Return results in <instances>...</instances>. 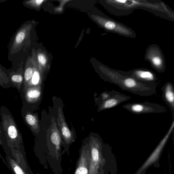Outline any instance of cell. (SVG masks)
<instances>
[{
	"label": "cell",
	"mask_w": 174,
	"mask_h": 174,
	"mask_svg": "<svg viewBox=\"0 0 174 174\" xmlns=\"http://www.w3.org/2000/svg\"><path fill=\"white\" fill-rule=\"evenodd\" d=\"M58 111L57 122L61 135L64 143L62 155L66 153L70 156V147L72 143L75 142V139L73 134L68 128L61 108L60 107Z\"/></svg>",
	"instance_id": "obj_7"
},
{
	"label": "cell",
	"mask_w": 174,
	"mask_h": 174,
	"mask_svg": "<svg viewBox=\"0 0 174 174\" xmlns=\"http://www.w3.org/2000/svg\"><path fill=\"white\" fill-rule=\"evenodd\" d=\"M164 102L171 109L174 117V86L171 82L166 83L161 87Z\"/></svg>",
	"instance_id": "obj_12"
},
{
	"label": "cell",
	"mask_w": 174,
	"mask_h": 174,
	"mask_svg": "<svg viewBox=\"0 0 174 174\" xmlns=\"http://www.w3.org/2000/svg\"><path fill=\"white\" fill-rule=\"evenodd\" d=\"M145 59L150 63L152 68L157 72L162 73L165 71L164 55L159 46L155 44L149 46L145 52Z\"/></svg>",
	"instance_id": "obj_6"
},
{
	"label": "cell",
	"mask_w": 174,
	"mask_h": 174,
	"mask_svg": "<svg viewBox=\"0 0 174 174\" xmlns=\"http://www.w3.org/2000/svg\"><path fill=\"white\" fill-rule=\"evenodd\" d=\"M12 80L15 82H22L23 77L19 75H15L12 76Z\"/></svg>",
	"instance_id": "obj_21"
},
{
	"label": "cell",
	"mask_w": 174,
	"mask_h": 174,
	"mask_svg": "<svg viewBox=\"0 0 174 174\" xmlns=\"http://www.w3.org/2000/svg\"><path fill=\"white\" fill-rule=\"evenodd\" d=\"M123 107L132 114L135 115L166 113L168 111V108L164 106L148 102L129 103L123 105Z\"/></svg>",
	"instance_id": "obj_5"
},
{
	"label": "cell",
	"mask_w": 174,
	"mask_h": 174,
	"mask_svg": "<svg viewBox=\"0 0 174 174\" xmlns=\"http://www.w3.org/2000/svg\"><path fill=\"white\" fill-rule=\"evenodd\" d=\"M44 1H28L25 2V4L28 6L33 7H37L41 5Z\"/></svg>",
	"instance_id": "obj_20"
},
{
	"label": "cell",
	"mask_w": 174,
	"mask_h": 174,
	"mask_svg": "<svg viewBox=\"0 0 174 174\" xmlns=\"http://www.w3.org/2000/svg\"><path fill=\"white\" fill-rule=\"evenodd\" d=\"M91 160L88 142L83 144L79 150V157L77 160L73 174H89Z\"/></svg>",
	"instance_id": "obj_9"
},
{
	"label": "cell",
	"mask_w": 174,
	"mask_h": 174,
	"mask_svg": "<svg viewBox=\"0 0 174 174\" xmlns=\"http://www.w3.org/2000/svg\"><path fill=\"white\" fill-rule=\"evenodd\" d=\"M26 120L27 123L31 126H34L37 123V120L35 117L32 115H27L26 117Z\"/></svg>",
	"instance_id": "obj_17"
},
{
	"label": "cell",
	"mask_w": 174,
	"mask_h": 174,
	"mask_svg": "<svg viewBox=\"0 0 174 174\" xmlns=\"http://www.w3.org/2000/svg\"><path fill=\"white\" fill-rule=\"evenodd\" d=\"M133 5H132L129 1H108L106 2L109 6L110 13L116 15H124L129 14L132 8L134 10L136 8H142L145 9H147L150 11L162 16L163 18H167L171 11H169L164 5L163 3H151L148 1H137L136 6H135V1H132Z\"/></svg>",
	"instance_id": "obj_3"
},
{
	"label": "cell",
	"mask_w": 174,
	"mask_h": 174,
	"mask_svg": "<svg viewBox=\"0 0 174 174\" xmlns=\"http://www.w3.org/2000/svg\"><path fill=\"white\" fill-rule=\"evenodd\" d=\"M117 71L121 75L131 77L140 82L154 84L157 85L158 82V79L155 73L145 69H136L127 72Z\"/></svg>",
	"instance_id": "obj_8"
},
{
	"label": "cell",
	"mask_w": 174,
	"mask_h": 174,
	"mask_svg": "<svg viewBox=\"0 0 174 174\" xmlns=\"http://www.w3.org/2000/svg\"></svg>",
	"instance_id": "obj_25"
},
{
	"label": "cell",
	"mask_w": 174,
	"mask_h": 174,
	"mask_svg": "<svg viewBox=\"0 0 174 174\" xmlns=\"http://www.w3.org/2000/svg\"><path fill=\"white\" fill-rule=\"evenodd\" d=\"M8 134L11 139H15L17 137L18 132L17 129L13 125H11L8 129Z\"/></svg>",
	"instance_id": "obj_16"
},
{
	"label": "cell",
	"mask_w": 174,
	"mask_h": 174,
	"mask_svg": "<svg viewBox=\"0 0 174 174\" xmlns=\"http://www.w3.org/2000/svg\"><path fill=\"white\" fill-rule=\"evenodd\" d=\"M118 92V91L113 90L110 92H103L101 94L100 104L104 102L105 100L110 98L111 97L116 94Z\"/></svg>",
	"instance_id": "obj_14"
},
{
	"label": "cell",
	"mask_w": 174,
	"mask_h": 174,
	"mask_svg": "<svg viewBox=\"0 0 174 174\" xmlns=\"http://www.w3.org/2000/svg\"><path fill=\"white\" fill-rule=\"evenodd\" d=\"M52 125L50 143L58 155L62 156V147H64V143L58 129L55 118L51 120Z\"/></svg>",
	"instance_id": "obj_10"
},
{
	"label": "cell",
	"mask_w": 174,
	"mask_h": 174,
	"mask_svg": "<svg viewBox=\"0 0 174 174\" xmlns=\"http://www.w3.org/2000/svg\"><path fill=\"white\" fill-rule=\"evenodd\" d=\"M3 2V1H0V2Z\"/></svg>",
	"instance_id": "obj_24"
},
{
	"label": "cell",
	"mask_w": 174,
	"mask_h": 174,
	"mask_svg": "<svg viewBox=\"0 0 174 174\" xmlns=\"http://www.w3.org/2000/svg\"><path fill=\"white\" fill-rule=\"evenodd\" d=\"M91 162L100 174H116L117 163L111 147L98 137H92L88 141Z\"/></svg>",
	"instance_id": "obj_1"
},
{
	"label": "cell",
	"mask_w": 174,
	"mask_h": 174,
	"mask_svg": "<svg viewBox=\"0 0 174 174\" xmlns=\"http://www.w3.org/2000/svg\"><path fill=\"white\" fill-rule=\"evenodd\" d=\"M40 76L39 73L37 71H35L32 76L31 82L34 85L38 84L40 82Z\"/></svg>",
	"instance_id": "obj_18"
},
{
	"label": "cell",
	"mask_w": 174,
	"mask_h": 174,
	"mask_svg": "<svg viewBox=\"0 0 174 174\" xmlns=\"http://www.w3.org/2000/svg\"><path fill=\"white\" fill-rule=\"evenodd\" d=\"M41 93L37 89H33L29 91L27 93V95L28 98L32 99L39 98L40 96Z\"/></svg>",
	"instance_id": "obj_15"
},
{
	"label": "cell",
	"mask_w": 174,
	"mask_h": 174,
	"mask_svg": "<svg viewBox=\"0 0 174 174\" xmlns=\"http://www.w3.org/2000/svg\"><path fill=\"white\" fill-rule=\"evenodd\" d=\"M103 74L105 80L133 94L149 97L156 93L157 85L156 84L139 82L131 77L121 75L117 70L111 68L105 69Z\"/></svg>",
	"instance_id": "obj_2"
},
{
	"label": "cell",
	"mask_w": 174,
	"mask_h": 174,
	"mask_svg": "<svg viewBox=\"0 0 174 174\" xmlns=\"http://www.w3.org/2000/svg\"><path fill=\"white\" fill-rule=\"evenodd\" d=\"M26 33L23 29L19 30L17 34L15 37V44L17 45H19L23 43L26 37Z\"/></svg>",
	"instance_id": "obj_13"
},
{
	"label": "cell",
	"mask_w": 174,
	"mask_h": 174,
	"mask_svg": "<svg viewBox=\"0 0 174 174\" xmlns=\"http://www.w3.org/2000/svg\"><path fill=\"white\" fill-rule=\"evenodd\" d=\"M33 75V71L31 67H28L26 69L24 74V77L26 81H29L32 77Z\"/></svg>",
	"instance_id": "obj_19"
},
{
	"label": "cell",
	"mask_w": 174,
	"mask_h": 174,
	"mask_svg": "<svg viewBox=\"0 0 174 174\" xmlns=\"http://www.w3.org/2000/svg\"><path fill=\"white\" fill-rule=\"evenodd\" d=\"M38 58L39 62L40 64L43 66L46 64V59L43 55L40 54L38 55Z\"/></svg>",
	"instance_id": "obj_22"
},
{
	"label": "cell",
	"mask_w": 174,
	"mask_h": 174,
	"mask_svg": "<svg viewBox=\"0 0 174 174\" xmlns=\"http://www.w3.org/2000/svg\"><path fill=\"white\" fill-rule=\"evenodd\" d=\"M131 98L130 96L121 94L118 92L110 98L101 103L99 106L98 111H101L116 107Z\"/></svg>",
	"instance_id": "obj_11"
},
{
	"label": "cell",
	"mask_w": 174,
	"mask_h": 174,
	"mask_svg": "<svg viewBox=\"0 0 174 174\" xmlns=\"http://www.w3.org/2000/svg\"><path fill=\"white\" fill-rule=\"evenodd\" d=\"M174 128V117H173L171 126L166 134L160 141L155 150L153 151L144 163L137 170L135 174H145L148 169L152 165L154 166L156 168H158L160 166L159 161L162 153L173 131Z\"/></svg>",
	"instance_id": "obj_4"
},
{
	"label": "cell",
	"mask_w": 174,
	"mask_h": 174,
	"mask_svg": "<svg viewBox=\"0 0 174 174\" xmlns=\"http://www.w3.org/2000/svg\"><path fill=\"white\" fill-rule=\"evenodd\" d=\"M14 171L17 174H24L22 169L17 166H16L14 168Z\"/></svg>",
	"instance_id": "obj_23"
}]
</instances>
